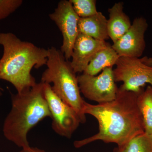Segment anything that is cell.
I'll list each match as a JSON object with an SVG mask.
<instances>
[{"instance_id":"cell-7","label":"cell","mask_w":152,"mask_h":152,"mask_svg":"<svg viewBox=\"0 0 152 152\" xmlns=\"http://www.w3.org/2000/svg\"><path fill=\"white\" fill-rule=\"evenodd\" d=\"M77 79L81 93L90 100L102 104L116 98L118 88L114 80L113 67L105 68L98 75L83 73Z\"/></svg>"},{"instance_id":"cell-20","label":"cell","mask_w":152,"mask_h":152,"mask_svg":"<svg viewBox=\"0 0 152 152\" xmlns=\"http://www.w3.org/2000/svg\"><path fill=\"white\" fill-rule=\"evenodd\" d=\"M3 91H4V89L0 86V96H1L3 95Z\"/></svg>"},{"instance_id":"cell-2","label":"cell","mask_w":152,"mask_h":152,"mask_svg":"<svg viewBox=\"0 0 152 152\" xmlns=\"http://www.w3.org/2000/svg\"><path fill=\"white\" fill-rule=\"evenodd\" d=\"M0 45L3 48L0 80L12 84L18 94L35 86L37 83L31 71L33 68L38 69L46 65L48 49L22 41L11 32L0 33Z\"/></svg>"},{"instance_id":"cell-18","label":"cell","mask_w":152,"mask_h":152,"mask_svg":"<svg viewBox=\"0 0 152 152\" xmlns=\"http://www.w3.org/2000/svg\"><path fill=\"white\" fill-rule=\"evenodd\" d=\"M18 152H46L45 150L41 149L37 147L29 146L26 148L21 149Z\"/></svg>"},{"instance_id":"cell-12","label":"cell","mask_w":152,"mask_h":152,"mask_svg":"<svg viewBox=\"0 0 152 152\" xmlns=\"http://www.w3.org/2000/svg\"><path fill=\"white\" fill-rule=\"evenodd\" d=\"M107 19L102 13L98 12L93 16L80 18L78 23L79 33L102 41L110 39L108 34Z\"/></svg>"},{"instance_id":"cell-5","label":"cell","mask_w":152,"mask_h":152,"mask_svg":"<svg viewBox=\"0 0 152 152\" xmlns=\"http://www.w3.org/2000/svg\"><path fill=\"white\" fill-rule=\"evenodd\" d=\"M113 69L115 82H122L120 88L139 94L147 84L152 86V67L141 58L120 57Z\"/></svg>"},{"instance_id":"cell-9","label":"cell","mask_w":152,"mask_h":152,"mask_svg":"<svg viewBox=\"0 0 152 152\" xmlns=\"http://www.w3.org/2000/svg\"><path fill=\"white\" fill-rule=\"evenodd\" d=\"M148 27L147 20L143 17L136 18L129 29L113 44L112 48L120 57L140 58L145 49V34Z\"/></svg>"},{"instance_id":"cell-4","label":"cell","mask_w":152,"mask_h":152,"mask_svg":"<svg viewBox=\"0 0 152 152\" xmlns=\"http://www.w3.org/2000/svg\"><path fill=\"white\" fill-rule=\"evenodd\" d=\"M47 68L42 75L41 81L51 86L52 90L66 104L78 114L84 124L86 121L83 113L85 101L82 97L77 76L70 61L66 59L61 50L55 47L48 49Z\"/></svg>"},{"instance_id":"cell-19","label":"cell","mask_w":152,"mask_h":152,"mask_svg":"<svg viewBox=\"0 0 152 152\" xmlns=\"http://www.w3.org/2000/svg\"><path fill=\"white\" fill-rule=\"evenodd\" d=\"M142 61L144 64L149 66L152 67V57L145 56L142 58Z\"/></svg>"},{"instance_id":"cell-11","label":"cell","mask_w":152,"mask_h":152,"mask_svg":"<svg viewBox=\"0 0 152 152\" xmlns=\"http://www.w3.org/2000/svg\"><path fill=\"white\" fill-rule=\"evenodd\" d=\"M124 3H116L108 9L109 18L107 20L108 34L109 38L115 43L129 29L132 23L130 19L124 11Z\"/></svg>"},{"instance_id":"cell-15","label":"cell","mask_w":152,"mask_h":152,"mask_svg":"<svg viewBox=\"0 0 152 152\" xmlns=\"http://www.w3.org/2000/svg\"><path fill=\"white\" fill-rule=\"evenodd\" d=\"M113 152H152V135L144 132L136 136Z\"/></svg>"},{"instance_id":"cell-13","label":"cell","mask_w":152,"mask_h":152,"mask_svg":"<svg viewBox=\"0 0 152 152\" xmlns=\"http://www.w3.org/2000/svg\"><path fill=\"white\" fill-rule=\"evenodd\" d=\"M120 57L112 45L102 49L94 56L83 73L97 75L105 68L115 66Z\"/></svg>"},{"instance_id":"cell-17","label":"cell","mask_w":152,"mask_h":152,"mask_svg":"<svg viewBox=\"0 0 152 152\" xmlns=\"http://www.w3.org/2000/svg\"><path fill=\"white\" fill-rule=\"evenodd\" d=\"M23 3L22 0H0V20L15 12Z\"/></svg>"},{"instance_id":"cell-14","label":"cell","mask_w":152,"mask_h":152,"mask_svg":"<svg viewBox=\"0 0 152 152\" xmlns=\"http://www.w3.org/2000/svg\"><path fill=\"white\" fill-rule=\"evenodd\" d=\"M137 102L143 120L145 132L152 135V86L146 88L137 95Z\"/></svg>"},{"instance_id":"cell-6","label":"cell","mask_w":152,"mask_h":152,"mask_svg":"<svg viewBox=\"0 0 152 152\" xmlns=\"http://www.w3.org/2000/svg\"><path fill=\"white\" fill-rule=\"evenodd\" d=\"M43 90L51 115L53 130L60 136L71 138L81 124L78 114L54 92L51 85L44 83Z\"/></svg>"},{"instance_id":"cell-3","label":"cell","mask_w":152,"mask_h":152,"mask_svg":"<svg viewBox=\"0 0 152 152\" xmlns=\"http://www.w3.org/2000/svg\"><path fill=\"white\" fill-rule=\"evenodd\" d=\"M43 89L44 83L40 82L25 92L11 95L12 107L4 121L3 134L21 149L30 146V131L44 119L51 117Z\"/></svg>"},{"instance_id":"cell-10","label":"cell","mask_w":152,"mask_h":152,"mask_svg":"<svg viewBox=\"0 0 152 152\" xmlns=\"http://www.w3.org/2000/svg\"><path fill=\"white\" fill-rule=\"evenodd\" d=\"M110 45L106 41L98 40L79 33L74 45L70 61L74 72L83 73L96 54Z\"/></svg>"},{"instance_id":"cell-16","label":"cell","mask_w":152,"mask_h":152,"mask_svg":"<svg viewBox=\"0 0 152 152\" xmlns=\"http://www.w3.org/2000/svg\"><path fill=\"white\" fill-rule=\"evenodd\" d=\"M74 10L80 18H87L96 15L98 12L96 0H69Z\"/></svg>"},{"instance_id":"cell-1","label":"cell","mask_w":152,"mask_h":152,"mask_svg":"<svg viewBox=\"0 0 152 152\" xmlns=\"http://www.w3.org/2000/svg\"><path fill=\"white\" fill-rule=\"evenodd\" d=\"M137 95L118 88L116 98L109 102L91 104L85 101L83 113L94 117L99 132L91 137L75 141L76 148L102 141L121 147L131 139L145 132L143 120L137 102Z\"/></svg>"},{"instance_id":"cell-8","label":"cell","mask_w":152,"mask_h":152,"mask_svg":"<svg viewBox=\"0 0 152 152\" xmlns=\"http://www.w3.org/2000/svg\"><path fill=\"white\" fill-rule=\"evenodd\" d=\"M49 16L61 32L63 44L60 50L69 61L72 58L74 45L79 34L80 18L74 10L70 1L67 0L60 1L54 12Z\"/></svg>"}]
</instances>
